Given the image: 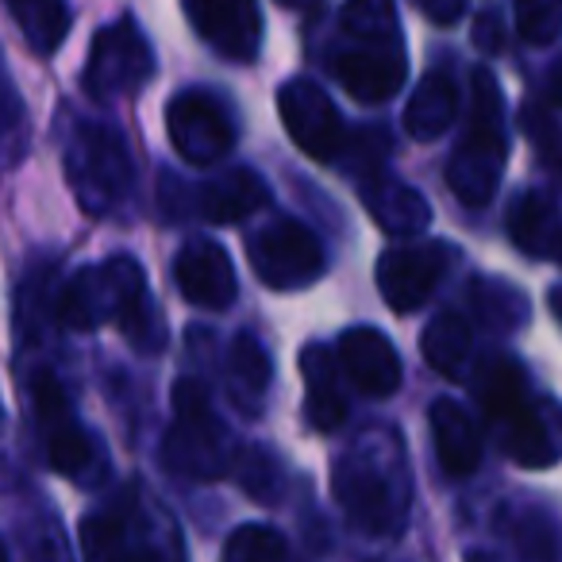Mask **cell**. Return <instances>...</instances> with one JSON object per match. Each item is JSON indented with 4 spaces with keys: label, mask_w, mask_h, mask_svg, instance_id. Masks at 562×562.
Listing matches in <instances>:
<instances>
[{
    "label": "cell",
    "mask_w": 562,
    "mask_h": 562,
    "mask_svg": "<svg viewBox=\"0 0 562 562\" xmlns=\"http://www.w3.org/2000/svg\"><path fill=\"white\" fill-rule=\"evenodd\" d=\"M281 9H290V12H313L321 0H278Z\"/></svg>",
    "instance_id": "38"
},
{
    "label": "cell",
    "mask_w": 562,
    "mask_h": 562,
    "mask_svg": "<svg viewBox=\"0 0 562 562\" xmlns=\"http://www.w3.org/2000/svg\"><path fill=\"white\" fill-rule=\"evenodd\" d=\"M173 401V428L162 443L166 467L189 482H216L220 474H232L235 447L227 428L212 413V397L204 382L181 378L170 393Z\"/></svg>",
    "instance_id": "4"
},
{
    "label": "cell",
    "mask_w": 562,
    "mask_h": 562,
    "mask_svg": "<svg viewBox=\"0 0 562 562\" xmlns=\"http://www.w3.org/2000/svg\"><path fill=\"white\" fill-rule=\"evenodd\" d=\"M66 178L89 216H109L135 186L132 150L109 124H78L66 143Z\"/></svg>",
    "instance_id": "5"
},
{
    "label": "cell",
    "mask_w": 562,
    "mask_h": 562,
    "mask_svg": "<svg viewBox=\"0 0 562 562\" xmlns=\"http://www.w3.org/2000/svg\"><path fill=\"white\" fill-rule=\"evenodd\" d=\"M454 116H459V86L451 81V74L431 70L428 78H420L413 97H408L405 132L416 143H431L454 124Z\"/></svg>",
    "instance_id": "22"
},
{
    "label": "cell",
    "mask_w": 562,
    "mask_h": 562,
    "mask_svg": "<svg viewBox=\"0 0 562 562\" xmlns=\"http://www.w3.org/2000/svg\"><path fill=\"white\" fill-rule=\"evenodd\" d=\"M0 424H4V413H0Z\"/></svg>",
    "instance_id": "42"
},
{
    "label": "cell",
    "mask_w": 562,
    "mask_h": 562,
    "mask_svg": "<svg viewBox=\"0 0 562 562\" xmlns=\"http://www.w3.org/2000/svg\"><path fill=\"white\" fill-rule=\"evenodd\" d=\"M424 9V16H431L436 24H454L462 16V0H416Z\"/></svg>",
    "instance_id": "36"
},
{
    "label": "cell",
    "mask_w": 562,
    "mask_h": 562,
    "mask_svg": "<svg viewBox=\"0 0 562 562\" xmlns=\"http://www.w3.org/2000/svg\"><path fill=\"white\" fill-rule=\"evenodd\" d=\"M0 562H9V559H4V547H0Z\"/></svg>",
    "instance_id": "41"
},
{
    "label": "cell",
    "mask_w": 562,
    "mask_h": 562,
    "mask_svg": "<svg viewBox=\"0 0 562 562\" xmlns=\"http://www.w3.org/2000/svg\"><path fill=\"white\" fill-rule=\"evenodd\" d=\"M405 462L390 439L367 436L336 462L331 470V493L344 516L367 536H393L408 516V482Z\"/></svg>",
    "instance_id": "1"
},
{
    "label": "cell",
    "mask_w": 562,
    "mask_h": 562,
    "mask_svg": "<svg viewBox=\"0 0 562 562\" xmlns=\"http://www.w3.org/2000/svg\"><path fill=\"white\" fill-rule=\"evenodd\" d=\"M27 393H32V413L35 424H40L43 436V451H47V462L55 474H66L81 485H97L104 482V451L89 428L78 420L70 397L58 385V378L50 370H35L32 382H27Z\"/></svg>",
    "instance_id": "6"
},
{
    "label": "cell",
    "mask_w": 562,
    "mask_h": 562,
    "mask_svg": "<svg viewBox=\"0 0 562 562\" xmlns=\"http://www.w3.org/2000/svg\"><path fill=\"white\" fill-rule=\"evenodd\" d=\"M155 78V55H150L147 35L139 32L132 16H120L116 24L101 27L89 47L81 89L97 101H116V97L143 93Z\"/></svg>",
    "instance_id": "7"
},
{
    "label": "cell",
    "mask_w": 562,
    "mask_h": 562,
    "mask_svg": "<svg viewBox=\"0 0 562 562\" xmlns=\"http://www.w3.org/2000/svg\"><path fill=\"white\" fill-rule=\"evenodd\" d=\"M247 247L258 281L270 290H305L328 266L321 239L301 220H273V224L258 227Z\"/></svg>",
    "instance_id": "9"
},
{
    "label": "cell",
    "mask_w": 562,
    "mask_h": 562,
    "mask_svg": "<svg viewBox=\"0 0 562 562\" xmlns=\"http://www.w3.org/2000/svg\"><path fill=\"white\" fill-rule=\"evenodd\" d=\"M270 382H273L270 351L250 331L235 336L232 351H227V385H232V397L239 401V408H258V401L266 397Z\"/></svg>",
    "instance_id": "24"
},
{
    "label": "cell",
    "mask_w": 562,
    "mask_h": 562,
    "mask_svg": "<svg viewBox=\"0 0 562 562\" xmlns=\"http://www.w3.org/2000/svg\"><path fill=\"white\" fill-rule=\"evenodd\" d=\"M181 9L193 32L232 63H250L262 47L258 0H181Z\"/></svg>",
    "instance_id": "14"
},
{
    "label": "cell",
    "mask_w": 562,
    "mask_h": 562,
    "mask_svg": "<svg viewBox=\"0 0 562 562\" xmlns=\"http://www.w3.org/2000/svg\"><path fill=\"white\" fill-rule=\"evenodd\" d=\"M4 4H9L12 20L20 24V32H24L27 47L35 55H55L66 35H70L74 16L66 0H4Z\"/></svg>",
    "instance_id": "25"
},
{
    "label": "cell",
    "mask_w": 562,
    "mask_h": 562,
    "mask_svg": "<svg viewBox=\"0 0 562 562\" xmlns=\"http://www.w3.org/2000/svg\"><path fill=\"white\" fill-rule=\"evenodd\" d=\"M301 374L308 390V420L321 431H336L347 420V393L339 382V362L328 347L313 344L301 351Z\"/></svg>",
    "instance_id": "21"
},
{
    "label": "cell",
    "mask_w": 562,
    "mask_h": 562,
    "mask_svg": "<svg viewBox=\"0 0 562 562\" xmlns=\"http://www.w3.org/2000/svg\"><path fill=\"white\" fill-rule=\"evenodd\" d=\"M81 547H86V562H178L173 551H162L147 516L132 501L86 516Z\"/></svg>",
    "instance_id": "12"
},
{
    "label": "cell",
    "mask_w": 562,
    "mask_h": 562,
    "mask_svg": "<svg viewBox=\"0 0 562 562\" xmlns=\"http://www.w3.org/2000/svg\"><path fill=\"white\" fill-rule=\"evenodd\" d=\"M474 43L485 50V55H497V50L505 47V27H501V20L493 16V12H485V16L474 24Z\"/></svg>",
    "instance_id": "35"
},
{
    "label": "cell",
    "mask_w": 562,
    "mask_h": 562,
    "mask_svg": "<svg viewBox=\"0 0 562 562\" xmlns=\"http://www.w3.org/2000/svg\"><path fill=\"white\" fill-rule=\"evenodd\" d=\"M501 451L528 470H547L562 459V405L543 393H528L497 420Z\"/></svg>",
    "instance_id": "13"
},
{
    "label": "cell",
    "mask_w": 562,
    "mask_h": 562,
    "mask_svg": "<svg viewBox=\"0 0 562 562\" xmlns=\"http://www.w3.org/2000/svg\"><path fill=\"white\" fill-rule=\"evenodd\" d=\"M554 255H559V262H562V239H559V250H554Z\"/></svg>",
    "instance_id": "40"
},
{
    "label": "cell",
    "mask_w": 562,
    "mask_h": 562,
    "mask_svg": "<svg viewBox=\"0 0 562 562\" xmlns=\"http://www.w3.org/2000/svg\"><path fill=\"white\" fill-rule=\"evenodd\" d=\"M420 355L436 374L443 378H467L470 359V324L459 313H439L436 321L424 328Z\"/></svg>",
    "instance_id": "26"
},
{
    "label": "cell",
    "mask_w": 562,
    "mask_h": 562,
    "mask_svg": "<svg viewBox=\"0 0 562 562\" xmlns=\"http://www.w3.org/2000/svg\"><path fill=\"white\" fill-rule=\"evenodd\" d=\"M431 436H436L439 467L451 477H470L482 467V436L470 413L451 397L431 401Z\"/></svg>",
    "instance_id": "19"
},
{
    "label": "cell",
    "mask_w": 562,
    "mask_h": 562,
    "mask_svg": "<svg viewBox=\"0 0 562 562\" xmlns=\"http://www.w3.org/2000/svg\"><path fill=\"white\" fill-rule=\"evenodd\" d=\"M150 301L147 273L135 258L112 255L97 266H81L70 273L58 293V324L74 331H97L104 324L124 328L127 321L143 313Z\"/></svg>",
    "instance_id": "3"
},
{
    "label": "cell",
    "mask_w": 562,
    "mask_h": 562,
    "mask_svg": "<svg viewBox=\"0 0 562 562\" xmlns=\"http://www.w3.org/2000/svg\"><path fill=\"white\" fill-rule=\"evenodd\" d=\"M454 247L451 243H405L378 258V290L393 313H416L428 305L439 281L451 273Z\"/></svg>",
    "instance_id": "10"
},
{
    "label": "cell",
    "mask_w": 562,
    "mask_h": 562,
    "mask_svg": "<svg viewBox=\"0 0 562 562\" xmlns=\"http://www.w3.org/2000/svg\"><path fill=\"white\" fill-rule=\"evenodd\" d=\"M224 562H285V536L270 524H239L224 543Z\"/></svg>",
    "instance_id": "29"
},
{
    "label": "cell",
    "mask_w": 562,
    "mask_h": 562,
    "mask_svg": "<svg viewBox=\"0 0 562 562\" xmlns=\"http://www.w3.org/2000/svg\"><path fill=\"white\" fill-rule=\"evenodd\" d=\"M344 35L359 43H401L397 4L393 0H347L344 4Z\"/></svg>",
    "instance_id": "28"
},
{
    "label": "cell",
    "mask_w": 562,
    "mask_h": 562,
    "mask_svg": "<svg viewBox=\"0 0 562 562\" xmlns=\"http://www.w3.org/2000/svg\"><path fill=\"white\" fill-rule=\"evenodd\" d=\"M232 474L255 501H273L281 490L278 459H273L266 447H243V451H235Z\"/></svg>",
    "instance_id": "31"
},
{
    "label": "cell",
    "mask_w": 562,
    "mask_h": 562,
    "mask_svg": "<svg viewBox=\"0 0 562 562\" xmlns=\"http://www.w3.org/2000/svg\"><path fill=\"white\" fill-rule=\"evenodd\" d=\"M339 367L367 397H393L401 390V359L378 328H347L339 336Z\"/></svg>",
    "instance_id": "18"
},
{
    "label": "cell",
    "mask_w": 562,
    "mask_h": 562,
    "mask_svg": "<svg viewBox=\"0 0 562 562\" xmlns=\"http://www.w3.org/2000/svg\"><path fill=\"white\" fill-rule=\"evenodd\" d=\"M47 290H50V270H40L24 281V290H20V305H16V328L20 339H40L47 331V321L55 313H47ZM58 321V316H55Z\"/></svg>",
    "instance_id": "34"
},
{
    "label": "cell",
    "mask_w": 562,
    "mask_h": 562,
    "mask_svg": "<svg viewBox=\"0 0 562 562\" xmlns=\"http://www.w3.org/2000/svg\"><path fill=\"white\" fill-rule=\"evenodd\" d=\"M547 301H551V313H554V321L562 324V285H559V290H551V297H547Z\"/></svg>",
    "instance_id": "39"
},
{
    "label": "cell",
    "mask_w": 562,
    "mask_h": 562,
    "mask_svg": "<svg viewBox=\"0 0 562 562\" xmlns=\"http://www.w3.org/2000/svg\"><path fill=\"white\" fill-rule=\"evenodd\" d=\"M193 189V196L186 193V209H193L204 224H239L270 204V186L262 181V173L247 170V166H235V170Z\"/></svg>",
    "instance_id": "17"
},
{
    "label": "cell",
    "mask_w": 562,
    "mask_h": 562,
    "mask_svg": "<svg viewBox=\"0 0 562 562\" xmlns=\"http://www.w3.org/2000/svg\"><path fill=\"white\" fill-rule=\"evenodd\" d=\"M508 239L531 258H543L551 250H559V212H554L551 196L536 193H520L508 204Z\"/></svg>",
    "instance_id": "23"
},
{
    "label": "cell",
    "mask_w": 562,
    "mask_h": 562,
    "mask_svg": "<svg viewBox=\"0 0 562 562\" xmlns=\"http://www.w3.org/2000/svg\"><path fill=\"white\" fill-rule=\"evenodd\" d=\"M278 112L290 139L316 162H336L339 150H347V127L331 97L316 81L293 78L278 89Z\"/></svg>",
    "instance_id": "11"
},
{
    "label": "cell",
    "mask_w": 562,
    "mask_h": 562,
    "mask_svg": "<svg viewBox=\"0 0 562 562\" xmlns=\"http://www.w3.org/2000/svg\"><path fill=\"white\" fill-rule=\"evenodd\" d=\"M516 32L531 47H547L562 35V0H516Z\"/></svg>",
    "instance_id": "33"
},
{
    "label": "cell",
    "mask_w": 562,
    "mask_h": 562,
    "mask_svg": "<svg viewBox=\"0 0 562 562\" xmlns=\"http://www.w3.org/2000/svg\"><path fill=\"white\" fill-rule=\"evenodd\" d=\"M27 155V116L9 74H0V166H16Z\"/></svg>",
    "instance_id": "30"
},
{
    "label": "cell",
    "mask_w": 562,
    "mask_h": 562,
    "mask_svg": "<svg viewBox=\"0 0 562 562\" xmlns=\"http://www.w3.org/2000/svg\"><path fill=\"white\" fill-rule=\"evenodd\" d=\"M474 393H477V401H482L485 416L501 420V416L520 405L531 390H528V378H524L520 362L497 355V359L482 362V370H477V378H474Z\"/></svg>",
    "instance_id": "27"
},
{
    "label": "cell",
    "mask_w": 562,
    "mask_h": 562,
    "mask_svg": "<svg viewBox=\"0 0 562 562\" xmlns=\"http://www.w3.org/2000/svg\"><path fill=\"white\" fill-rule=\"evenodd\" d=\"M336 78L359 104H385L401 93L408 78V58L401 43H359L336 55Z\"/></svg>",
    "instance_id": "15"
},
{
    "label": "cell",
    "mask_w": 562,
    "mask_h": 562,
    "mask_svg": "<svg viewBox=\"0 0 562 562\" xmlns=\"http://www.w3.org/2000/svg\"><path fill=\"white\" fill-rule=\"evenodd\" d=\"M173 281L189 305L209 308V313H224L239 293L232 258L212 239H189L181 247L178 262H173Z\"/></svg>",
    "instance_id": "16"
},
{
    "label": "cell",
    "mask_w": 562,
    "mask_h": 562,
    "mask_svg": "<svg viewBox=\"0 0 562 562\" xmlns=\"http://www.w3.org/2000/svg\"><path fill=\"white\" fill-rule=\"evenodd\" d=\"M166 132H170L173 150L193 166L224 162L239 139L232 104L209 89H186L173 97L166 109Z\"/></svg>",
    "instance_id": "8"
},
{
    "label": "cell",
    "mask_w": 562,
    "mask_h": 562,
    "mask_svg": "<svg viewBox=\"0 0 562 562\" xmlns=\"http://www.w3.org/2000/svg\"><path fill=\"white\" fill-rule=\"evenodd\" d=\"M362 204L367 212L378 220L385 235H397V239H408V235H420L424 227L431 224V209L428 201L420 196V189L405 186V181H393V178H367L362 186Z\"/></svg>",
    "instance_id": "20"
},
{
    "label": "cell",
    "mask_w": 562,
    "mask_h": 562,
    "mask_svg": "<svg viewBox=\"0 0 562 562\" xmlns=\"http://www.w3.org/2000/svg\"><path fill=\"white\" fill-rule=\"evenodd\" d=\"M547 89H551V101L562 109V55H559V63L551 66V78H547Z\"/></svg>",
    "instance_id": "37"
},
{
    "label": "cell",
    "mask_w": 562,
    "mask_h": 562,
    "mask_svg": "<svg viewBox=\"0 0 562 562\" xmlns=\"http://www.w3.org/2000/svg\"><path fill=\"white\" fill-rule=\"evenodd\" d=\"M505 101L490 70H477L470 81V124L462 143L447 162V186L467 209H485L505 170Z\"/></svg>",
    "instance_id": "2"
},
{
    "label": "cell",
    "mask_w": 562,
    "mask_h": 562,
    "mask_svg": "<svg viewBox=\"0 0 562 562\" xmlns=\"http://www.w3.org/2000/svg\"><path fill=\"white\" fill-rule=\"evenodd\" d=\"M474 305L490 328H505V331L520 328L524 316H528V301L513 285H505V281H482L474 290Z\"/></svg>",
    "instance_id": "32"
}]
</instances>
